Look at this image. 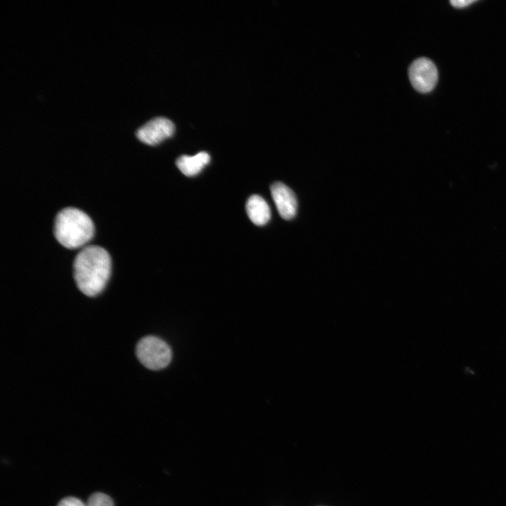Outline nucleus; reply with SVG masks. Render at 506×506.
<instances>
[{
	"instance_id": "nucleus-1",
	"label": "nucleus",
	"mask_w": 506,
	"mask_h": 506,
	"mask_svg": "<svg viewBox=\"0 0 506 506\" xmlns=\"http://www.w3.org/2000/svg\"><path fill=\"white\" fill-rule=\"evenodd\" d=\"M110 272V257L100 246H86L74 258L73 275L75 283L78 289L88 297H95L103 290Z\"/></svg>"
},
{
	"instance_id": "nucleus-2",
	"label": "nucleus",
	"mask_w": 506,
	"mask_h": 506,
	"mask_svg": "<svg viewBox=\"0 0 506 506\" xmlns=\"http://www.w3.org/2000/svg\"><path fill=\"white\" fill-rule=\"evenodd\" d=\"M94 226L91 218L82 210L66 207L56 215L53 234L57 241L68 249L79 248L93 237Z\"/></svg>"
},
{
	"instance_id": "nucleus-3",
	"label": "nucleus",
	"mask_w": 506,
	"mask_h": 506,
	"mask_svg": "<svg viewBox=\"0 0 506 506\" xmlns=\"http://www.w3.org/2000/svg\"><path fill=\"white\" fill-rule=\"evenodd\" d=\"M136 354L143 365L153 370L164 368L172 358V351L168 344L152 335L144 337L138 341Z\"/></svg>"
},
{
	"instance_id": "nucleus-4",
	"label": "nucleus",
	"mask_w": 506,
	"mask_h": 506,
	"mask_svg": "<svg viewBox=\"0 0 506 506\" xmlns=\"http://www.w3.org/2000/svg\"><path fill=\"white\" fill-rule=\"evenodd\" d=\"M408 76L413 86L421 93L432 91L438 80V72L434 63L422 57L415 60L409 67Z\"/></svg>"
},
{
	"instance_id": "nucleus-5",
	"label": "nucleus",
	"mask_w": 506,
	"mask_h": 506,
	"mask_svg": "<svg viewBox=\"0 0 506 506\" xmlns=\"http://www.w3.org/2000/svg\"><path fill=\"white\" fill-rule=\"evenodd\" d=\"M175 126L167 118L159 117L150 119L136 131L137 138L144 143L155 145L171 136Z\"/></svg>"
},
{
	"instance_id": "nucleus-6",
	"label": "nucleus",
	"mask_w": 506,
	"mask_h": 506,
	"mask_svg": "<svg viewBox=\"0 0 506 506\" xmlns=\"http://www.w3.org/2000/svg\"><path fill=\"white\" fill-rule=\"evenodd\" d=\"M273 200L280 216L286 220L292 219L297 214V201L292 190L280 182L271 186Z\"/></svg>"
},
{
	"instance_id": "nucleus-7",
	"label": "nucleus",
	"mask_w": 506,
	"mask_h": 506,
	"mask_svg": "<svg viewBox=\"0 0 506 506\" xmlns=\"http://www.w3.org/2000/svg\"><path fill=\"white\" fill-rule=\"evenodd\" d=\"M247 214L250 220L257 226L265 225L271 218L268 205L261 196L253 195L246 203Z\"/></svg>"
},
{
	"instance_id": "nucleus-8",
	"label": "nucleus",
	"mask_w": 506,
	"mask_h": 506,
	"mask_svg": "<svg viewBox=\"0 0 506 506\" xmlns=\"http://www.w3.org/2000/svg\"><path fill=\"white\" fill-rule=\"evenodd\" d=\"M209 161V155L206 152H200L193 156H181L176 160V166L184 175L193 176L200 173Z\"/></svg>"
},
{
	"instance_id": "nucleus-9",
	"label": "nucleus",
	"mask_w": 506,
	"mask_h": 506,
	"mask_svg": "<svg viewBox=\"0 0 506 506\" xmlns=\"http://www.w3.org/2000/svg\"><path fill=\"white\" fill-rule=\"evenodd\" d=\"M87 506H114L112 499L108 495L96 492L91 494L88 498Z\"/></svg>"
},
{
	"instance_id": "nucleus-10",
	"label": "nucleus",
	"mask_w": 506,
	"mask_h": 506,
	"mask_svg": "<svg viewBox=\"0 0 506 506\" xmlns=\"http://www.w3.org/2000/svg\"><path fill=\"white\" fill-rule=\"evenodd\" d=\"M57 506H87L81 500L74 497H66L58 502Z\"/></svg>"
},
{
	"instance_id": "nucleus-11",
	"label": "nucleus",
	"mask_w": 506,
	"mask_h": 506,
	"mask_svg": "<svg viewBox=\"0 0 506 506\" xmlns=\"http://www.w3.org/2000/svg\"><path fill=\"white\" fill-rule=\"evenodd\" d=\"M475 1V0H453L450 1V3L455 8H464Z\"/></svg>"
}]
</instances>
